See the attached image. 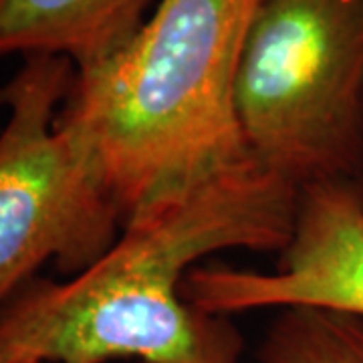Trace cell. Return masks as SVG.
Listing matches in <instances>:
<instances>
[{
	"mask_svg": "<svg viewBox=\"0 0 363 363\" xmlns=\"http://www.w3.org/2000/svg\"><path fill=\"white\" fill-rule=\"evenodd\" d=\"M257 363H363V317L315 307L281 309L260 341Z\"/></svg>",
	"mask_w": 363,
	"mask_h": 363,
	"instance_id": "obj_7",
	"label": "cell"
},
{
	"mask_svg": "<svg viewBox=\"0 0 363 363\" xmlns=\"http://www.w3.org/2000/svg\"><path fill=\"white\" fill-rule=\"evenodd\" d=\"M259 0H160L116 52L75 67L59 111L123 222L150 198L247 156L234 83Z\"/></svg>",
	"mask_w": 363,
	"mask_h": 363,
	"instance_id": "obj_2",
	"label": "cell"
},
{
	"mask_svg": "<svg viewBox=\"0 0 363 363\" xmlns=\"http://www.w3.org/2000/svg\"><path fill=\"white\" fill-rule=\"evenodd\" d=\"M73 77L71 59L28 55L0 87V311L43 264L75 277L123 228L93 160L59 123Z\"/></svg>",
	"mask_w": 363,
	"mask_h": 363,
	"instance_id": "obj_4",
	"label": "cell"
},
{
	"mask_svg": "<svg viewBox=\"0 0 363 363\" xmlns=\"http://www.w3.org/2000/svg\"><path fill=\"white\" fill-rule=\"evenodd\" d=\"M182 295L196 309L224 317L291 307L363 317V180L301 188L295 228L272 272L198 264Z\"/></svg>",
	"mask_w": 363,
	"mask_h": 363,
	"instance_id": "obj_5",
	"label": "cell"
},
{
	"mask_svg": "<svg viewBox=\"0 0 363 363\" xmlns=\"http://www.w3.org/2000/svg\"><path fill=\"white\" fill-rule=\"evenodd\" d=\"M298 198L250 154L172 186L131 212L89 269L28 281L0 311V339L40 363H240L238 327L186 303L182 286L222 250L281 252Z\"/></svg>",
	"mask_w": 363,
	"mask_h": 363,
	"instance_id": "obj_1",
	"label": "cell"
},
{
	"mask_svg": "<svg viewBox=\"0 0 363 363\" xmlns=\"http://www.w3.org/2000/svg\"><path fill=\"white\" fill-rule=\"evenodd\" d=\"M234 109L248 154L297 188L363 180V0H259Z\"/></svg>",
	"mask_w": 363,
	"mask_h": 363,
	"instance_id": "obj_3",
	"label": "cell"
},
{
	"mask_svg": "<svg viewBox=\"0 0 363 363\" xmlns=\"http://www.w3.org/2000/svg\"><path fill=\"white\" fill-rule=\"evenodd\" d=\"M152 0H0V59L61 55L89 65L138 33Z\"/></svg>",
	"mask_w": 363,
	"mask_h": 363,
	"instance_id": "obj_6",
	"label": "cell"
},
{
	"mask_svg": "<svg viewBox=\"0 0 363 363\" xmlns=\"http://www.w3.org/2000/svg\"><path fill=\"white\" fill-rule=\"evenodd\" d=\"M0 363H40L35 357L26 355L21 350L13 347L11 343L0 339Z\"/></svg>",
	"mask_w": 363,
	"mask_h": 363,
	"instance_id": "obj_8",
	"label": "cell"
}]
</instances>
